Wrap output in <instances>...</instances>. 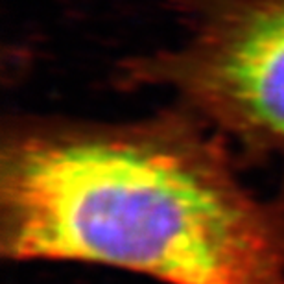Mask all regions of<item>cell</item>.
<instances>
[{
    "instance_id": "6da1fadb",
    "label": "cell",
    "mask_w": 284,
    "mask_h": 284,
    "mask_svg": "<svg viewBox=\"0 0 284 284\" xmlns=\"http://www.w3.org/2000/svg\"><path fill=\"white\" fill-rule=\"evenodd\" d=\"M185 109L125 122L17 118L0 149V251L164 284H284V207Z\"/></svg>"
},
{
    "instance_id": "7a4b0ae2",
    "label": "cell",
    "mask_w": 284,
    "mask_h": 284,
    "mask_svg": "<svg viewBox=\"0 0 284 284\" xmlns=\"http://www.w3.org/2000/svg\"><path fill=\"white\" fill-rule=\"evenodd\" d=\"M187 37L124 63V87L173 92L247 155L284 163V0H179Z\"/></svg>"
}]
</instances>
